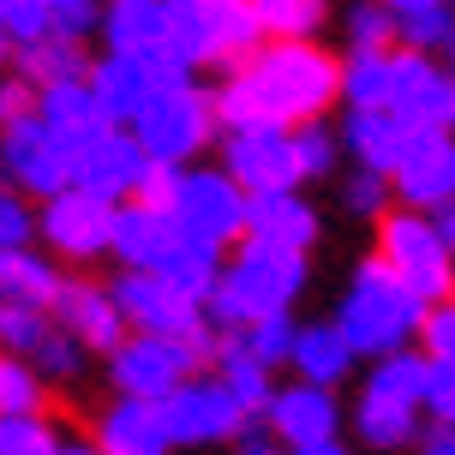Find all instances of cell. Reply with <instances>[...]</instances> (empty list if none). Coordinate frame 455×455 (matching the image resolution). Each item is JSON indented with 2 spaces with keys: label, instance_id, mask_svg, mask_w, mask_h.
I'll use <instances>...</instances> for the list:
<instances>
[{
  "label": "cell",
  "instance_id": "cell-7",
  "mask_svg": "<svg viewBox=\"0 0 455 455\" xmlns=\"http://www.w3.org/2000/svg\"><path fill=\"white\" fill-rule=\"evenodd\" d=\"M72 168H78V150L48 126L43 114H30L19 126H0V180L24 192V198H54L72 186Z\"/></svg>",
  "mask_w": 455,
  "mask_h": 455
},
{
  "label": "cell",
  "instance_id": "cell-34",
  "mask_svg": "<svg viewBox=\"0 0 455 455\" xmlns=\"http://www.w3.org/2000/svg\"><path fill=\"white\" fill-rule=\"evenodd\" d=\"M60 432L43 413H0V455H60Z\"/></svg>",
  "mask_w": 455,
  "mask_h": 455
},
{
  "label": "cell",
  "instance_id": "cell-23",
  "mask_svg": "<svg viewBox=\"0 0 455 455\" xmlns=\"http://www.w3.org/2000/svg\"><path fill=\"white\" fill-rule=\"evenodd\" d=\"M246 240L306 251L312 240H318V216H312V204H306V198H294V192H258V198H251Z\"/></svg>",
  "mask_w": 455,
  "mask_h": 455
},
{
  "label": "cell",
  "instance_id": "cell-48",
  "mask_svg": "<svg viewBox=\"0 0 455 455\" xmlns=\"http://www.w3.org/2000/svg\"><path fill=\"white\" fill-rule=\"evenodd\" d=\"M48 12H54V30H60V36H78V43H84V30L102 24L96 0H48Z\"/></svg>",
  "mask_w": 455,
  "mask_h": 455
},
{
  "label": "cell",
  "instance_id": "cell-12",
  "mask_svg": "<svg viewBox=\"0 0 455 455\" xmlns=\"http://www.w3.org/2000/svg\"><path fill=\"white\" fill-rule=\"evenodd\" d=\"M114 216H120V210H114L108 198H96V192H84V186H67V192H54V198L43 204L36 228H43V240L60 251V258L91 264V258L114 251Z\"/></svg>",
  "mask_w": 455,
  "mask_h": 455
},
{
  "label": "cell",
  "instance_id": "cell-50",
  "mask_svg": "<svg viewBox=\"0 0 455 455\" xmlns=\"http://www.w3.org/2000/svg\"><path fill=\"white\" fill-rule=\"evenodd\" d=\"M432 222H437V234H443V246L455 251V198H450V204H437V210H432Z\"/></svg>",
  "mask_w": 455,
  "mask_h": 455
},
{
  "label": "cell",
  "instance_id": "cell-20",
  "mask_svg": "<svg viewBox=\"0 0 455 455\" xmlns=\"http://www.w3.org/2000/svg\"><path fill=\"white\" fill-rule=\"evenodd\" d=\"M395 198L408 210H437V204L455 198V144L443 132H432L402 168H395Z\"/></svg>",
  "mask_w": 455,
  "mask_h": 455
},
{
  "label": "cell",
  "instance_id": "cell-49",
  "mask_svg": "<svg viewBox=\"0 0 455 455\" xmlns=\"http://www.w3.org/2000/svg\"><path fill=\"white\" fill-rule=\"evenodd\" d=\"M419 455H455V426H432L419 437Z\"/></svg>",
  "mask_w": 455,
  "mask_h": 455
},
{
  "label": "cell",
  "instance_id": "cell-39",
  "mask_svg": "<svg viewBox=\"0 0 455 455\" xmlns=\"http://www.w3.org/2000/svg\"><path fill=\"white\" fill-rule=\"evenodd\" d=\"M0 24L24 48V43H43L48 30H54V12H48V0H0Z\"/></svg>",
  "mask_w": 455,
  "mask_h": 455
},
{
  "label": "cell",
  "instance_id": "cell-8",
  "mask_svg": "<svg viewBox=\"0 0 455 455\" xmlns=\"http://www.w3.org/2000/svg\"><path fill=\"white\" fill-rule=\"evenodd\" d=\"M114 299H120L126 323H132V330H144V336L198 341L204 354H216V341H210V312H204V299L180 294V288H174L168 275H156V270H126L120 282H114Z\"/></svg>",
  "mask_w": 455,
  "mask_h": 455
},
{
  "label": "cell",
  "instance_id": "cell-5",
  "mask_svg": "<svg viewBox=\"0 0 455 455\" xmlns=\"http://www.w3.org/2000/svg\"><path fill=\"white\" fill-rule=\"evenodd\" d=\"M378 258L426 306H443L455 294V251L443 246L437 222L419 216V210H384V222H378Z\"/></svg>",
  "mask_w": 455,
  "mask_h": 455
},
{
  "label": "cell",
  "instance_id": "cell-1",
  "mask_svg": "<svg viewBox=\"0 0 455 455\" xmlns=\"http://www.w3.org/2000/svg\"><path fill=\"white\" fill-rule=\"evenodd\" d=\"M336 96H341L336 54H323L312 36H299V43L275 36L246 67L228 72V84L216 91V114H222L228 132L234 126H306Z\"/></svg>",
  "mask_w": 455,
  "mask_h": 455
},
{
  "label": "cell",
  "instance_id": "cell-51",
  "mask_svg": "<svg viewBox=\"0 0 455 455\" xmlns=\"http://www.w3.org/2000/svg\"><path fill=\"white\" fill-rule=\"evenodd\" d=\"M389 12H402V19H408V12H426V6H443V0H384Z\"/></svg>",
  "mask_w": 455,
  "mask_h": 455
},
{
  "label": "cell",
  "instance_id": "cell-32",
  "mask_svg": "<svg viewBox=\"0 0 455 455\" xmlns=\"http://www.w3.org/2000/svg\"><path fill=\"white\" fill-rule=\"evenodd\" d=\"M426 378H432V360H419V354H384V360L371 365L365 389H378V395H389V402L426 408Z\"/></svg>",
  "mask_w": 455,
  "mask_h": 455
},
{
  "label": "cell",
  "instance_id": "cell-42",
  "mask_svg": "<svg viewBox=\"0 0 455 455\" xmlns=\"http://www.w3.org/2000/svg\"><path fill=\"white\" fill-rule=\"evenodd\" d=\"M174 198H180V168H174V162H150L144 180H138V192H132V204L168 210V216H174Z\"/></svg>",
  "mask_w": 455,
  "mask_h": 455
},
{
  "label": "cell",
  "instance_id": "cell-57",
  "mask_svg": "<svg viewBox=\"0 0 455 455\" xmlns=\"http://www.w3.org/2000/svg\"><path fill=\"white\" fill-rule=\"evenodd\" d=\"M450 48H455V43H450Z\"/></svg>",
  "mask_w": 455,
  "mask_h": 455
},
{
  "label": "cell",
  "instance_id": "cell-18",
  "mask_svg": "<svg viewBox=\"0 0 455 455\" xmlns=\"http://www.w3.org/2000/svg\"><path fill=\"white\" fill-rule=\"evenodd\" d=\"M91 91H96V102H102V114H108L114 126H120V120L132 126L138 114H144V102L162 91V78L144 67L138 54H114L108 48V54L91 67Z\"/></svg>",
  "mask_w": 455,
  "mask_h": 455
},
{
  "label": "cell",
  "instance_id": "cell-26",
  "mask_svg": "<svg viewBox=\"0 0 455 455\" xmlns=\"http://www.w3.org/2000/svg\"><path fill=\"white\" fill-rule=\"evenodd\" d=\"M347 365H354V341L341 336V323H306L294 341V371L306 384H323L336 389L347 378Z\"/></svg>",
  "mask_w": 455,
  "mask_h": 455
},
{
  "label": "cell",
  "instance_id": "cell-38",
  "mask_svg": "<svg viewBox=\"0 0 455 455\" xmlns=\"http://www.w3.org/2000/svg\"><path fill=\"white\" fill-rule=\"evenodd\" d=\"M43 408V378L30 360H0V413H36Z\"/></svg>",
  "mask_w": 455,
  "mask_h": 455
},
{
  "label": "cell",
  "instance_id": "cell-4",
  "mask_svg": "<svg viewBox=\"0 0 455 455\" xmlns=\"http://www.w3.org/2000/svg\"><path fill=\"white\" fill-rule=\"evenodd\" d=\"M258 36H264L258 0H168V43L186 67L210 60L240 67L258 54Z\"/></svg>",
  "mask_w": 455,
  "mask_h": 455
},
{
  "label": "cell",
  "instance_id": "cell-40",
  "mask_svg": "<svg viewBox=\"0 0 455 455\" xmlns=\"http://www.w3.org/2000/svg\"><path fill=\"white\" fill-rule=\"evenodd\" d=\"M402 43L419 48V54H432V48H450L455 43V24L443 6H426V12H408L402 19Z\"/></svg>",
  "mask_w": 455,
  "mask_h": 455
},
{
  "label": "cell",
  "instance_id": "cell-33",
  "mask_svg": "<svg viewBox=\"0 0 455 455\" xmlns=\"http://www.w3.org/2000/svg\"><path fill=\"white\" fill-rule=\"evenodd\" d=\"M54 330H60V323H48V312H36V306H6V299H0V347H6V354L36 360V347H43Z\"/></svg>",
  "mask_w": 455,
  "mask_h": 455
},
{
  "label": "cell",
  "instance_id": "cell-54",
  "mask_svg": "<svg viewBox=\"0 0 455 455\" xmlns=\"http://www.w3.org/2000/svg\"><path fill=\"white\" fill-rule=\"evenodd\" d=\"M240 455H275V450H270V443H264V437H258V443H246V450H240Z\"/></svg>",
  "mask_w": 455,
  "mask_h": 455
},
{
  "label": "cell",
  "instance_id": "cell-31",
  "mask_svg": "<svg viewBox=\"0 0 455 455\" xmlns=\"http://www.w3.org/2000/svg\"><path fill=\"white\" fill-rule=\"evenodd\" d=\"M156 275H168L180 294L192 299H210L216 294V282H222V264H216V246H198V240H180V246L168 251V264Z\"/></svg>",
  "mask_w": 455,
  "mask_h": 455
},
{
  "label": "cell",
  "instance_id": "cell-13",
  "mask_svg": "<svg viewBox=\"0 0 455 455\" xmlns=\"http://www.w3.org/2000/svg\"><path fill=\"white\" fill-rule=\"evenodd\" d=\"M162 419H168V437L174 443H222V437L251 426L246 402L222 378H192V384H180L162 402Z\"/></svg>",
  "mask_w": 455,
  "mask_h": 455
},
{
  "label": "cell",
  "instance_id": "cell-28",
  "mask_svg": "<svg viewBox=\"0 0 455 455\" xmlns=\"http://www.w3.org/2000/svg\"><path fill=\"white\" fill-rule=\"evenodd\" d=\"M19 72L36 84V91H48V84H67V78H91V60H84L78 36L48 30L43 43H24L19 48Z\"/></svg>",
  "mask_w": 455,
  "mask_h": 455
},
{
  "label": "cell",
  "instance_id": "cell-10",
  "mask_svg": "<svg viewBox=\"0 0 455 455\" xmlns=\"http://www.w3.org/2000/svg\"><path fill=\"white\" fill-rule=\"evenodd\" d=\"M198 360H210L198 341H174V336H126L114 347V384L120 395H144V402H168L180 384H192Z\"/></svg>",
  "mask_w": 455,
  "mask_h": 455
},
{
  "label": "cell",
  "instance_id": "cell-44",
  "mask_svg": "<svg viewBox=\"0 0 455 455\" xmlns=\"http://www.w3.org/2000/svg\"><path fill=\"white\" fill-rule=\"evenodd\" d=\"M30 228H36V216H30V204H24V192L0 186V251L24 246V240H30Z\"/></svg>",
  "mask_w": 455,
  "mask_h": 455
},
{
  "label": "cell",
  "instance_id": "cell-22",
  "mask_svg": "<svg viewBox=\"0 0 455 455\" xmlns=\"http://www.w3.org/2000/svg\"><path fill=\"white\" fill-rule=\"evenodd\" d=\"M36 114H43L54 132L67 138L72 150H84V144H96V138L108 132L114 120L102 114V102H96L91 78H67V84H48L43 102H36Z\"/></svg>",
  "mask_w": 455,
  "mask_h": 455
},
{
  "label": "cell",
  "instance_id": "cell-45",
  "mask_svg": "<svg viewBox=\"0 0 455 455\" xmlns=\"http://www.w3.org/2000/svg\"><path fill=\"white\" fill-rule=\"evenodd\" d=\"M36 102H43V91L30 84V78H0V126H19V120H30L36 114Z\"/></svg>",
  "mask_w": 455,
  "mask_h": 455
},
{
  "label": "cell",
  "instance_id": "cell-43",
  "mask_svg": "<svg viewBox=\"0 0 455 455\" xmlns=\"http://www.w3.org/2000/svg\"><path fill=\"white\" fill-rule=\"evenodd\" d=\"M341 204L354 210V216H384V210H389V186H384V174L360 168L354 180H341Z\"/></svg>",
  "mask_w": 455,
  "mask_h": 455
},
{
  "label": "cell",
  "instance_id": "cell-29",
  "mask_svg": "<svg viewBox=\"0 0 455 455\" xmlns=\"http://www.w3.org/2000/svg\"><path fill=\"white\" fill-rule=\"evenodd\" d=\"M354 426H360V437L371 443V450H402V443L413 437V426H419V408H413V402H389V395H378V389H365Z\"/></svg>",
  "mask_w": 455,
  "mask_h": 455
},
{
  "label": "cell",
  "instance_id": "cell-56",
  "mask_svg": "<svg viewBox=\"0 0 455 455\" xmlns=\"http://www.w3.org/2000/svg\"><path fill=\"white\" fill-rule=\"evenodd\" d=\"M6 43H12V36H6V24H0V60H6Z\"/></svg>",
  "mask_w": 455,
  "mask_h": 455
},
{
  "label": "cell",
  "instance_id": "cell-3",
  "mask_svg": "<svg viewBox=\"0 0 455 455\" xmlns=\"http://www.w3.org/2000/svg\"><path fill=\"white\" fill-rule=\"evenodd\" d=\"M299 288H306V251L246 240L240 258L222 270L216 294L204 299V312H210V323H222L228 336H234V330H246V323H258V318L288 312Z\"/></svg>",
  "mask_w": 455,
  "mask_h": 455
},
{
  "label": "cell",
  "instance_id": "cell-37",
  "mask_svg": "<svg viewBox=\"0 0 455 455\" xmlns=\"http://www.w3.org/2000/svg\"><path fill=\"white\" fill-rule=\"evenodd\" d=\"M395 36H402V12H389L384 0L347 6V43L354 48H389Z\"/></svg>",
  "mask_w": 455,
  "mask_h": 455
},
{
  "label": "cell",
  "instance_id": "cell-19",
  "mask_svg": "<svg viewBox=\"0 0 455 455\" xmlns=\"http://www.w3.org/2000/svg\"><path fill=\"white\" fill-rule=\"evenodd\" d=\"M96 443L108 455H168L174 437H168V419H162V402H144V395H126L102 413L96 426Z\"/></svg>",
  "mask_w": 455,
  "mask_h": 455
},
{
  "label": "cell",
  "instance_id": "cell-46",
  "mask_svg": "<svg viewBox=\"0 0 455 455\" xmlns=\"http://www.w3.org/2000/svg\"><path fill=\"white\" fill-rule=\"evenodd\" d=\"M426 408H432L437 426H455V365L432 360V378H426Z\"/></svg>",
  "mask_w": 455,
  "mask_h": 455
},
{
  "label": "cell",
  "instance_id": "cell-52",
  "mask_svg": "<svg viewBox=\"0 0 455 455\" xmlns=\"http://www.w3.org/2000/svg\"><path fill=\"white\" fill-rule=\"evenodd\" d=\"M294 455H347V450H341L336 437H330V443H312V450H294Z\"/></svg>",
  "mask_w": 455,
  "mask_h": 455
},
{
  "label": "cell",
  "instance_id": "cell-9",
  "mask_svg": "<svg viewBox=\"0 0 455 455\" xmlns=\"http://www.w3.org/2000/svg\"><path fill=\"white\" fill-rule=\"evenodd\" d=\"M174 222H180L186 240L222 251L228 240H240L251 222V192L234 174H216V168H192L180 174V198H174Z\"/></svg>",
  "mask_w": 455,
  "mask_h": 455
},
{
  "label": "cell",
  "instance_id": "cell-47",
  "mask_svg": "<svg viewBox=\"0 0 455 455\" xmlns=\"http://www.w3.org/2000/svg\"><path fill=\"white\" fill-rule=\"evenodd\" d=\"M419 336H426V354H432V360L455 365V306H432Z\"/></svg>",
  "mask_w": 455,
  "mask_h": 455
},
{
  "label": "cell",
  "instance_id": "cell-14",
  "mask_svg": "<svg viewBox=\"0 0 455 455\" xmlns=\"http://www.w3.org/2000/svg\"><path fill=\"white\" fill-rule=\"evenodd\" d=\"M432 132H443L437 120H419V114H402V108H354L347 114V126H341V144L360 156V168L371 174H389L395 180V168L426 144Z\"/></svg>",
  "mask_w": 455,
  "mask_h": 455
},
{
  "label": "cell",
  "instance_id": "cell-16",
  "mask_svg": "<svg viewBox=\"0 0 455 455\" xmlns=\"http://www.w3.org/2000/svg\"><path fill=\"white\" fill-rule=\"evenodd\" d=\"M54 323L67 330L78 347H96V354H114L126 341V312L114 288H96V282H67L60 299H54Z\"/></svg>",
  "mask_w": 455,
  "mask_h": 455
},
{
  "label": "cell",
  "instance_id": "cell-2",
  "mask_svg": "<svg viewBox=\"0 0 455 455\" xmlns=\"http://www.w3.org/2000/svg\"><path fill=\"white\" fill-rule=\"evenodd\" d=\"M426 299L413 294L402 275L389 270L384 258H365L354 282H347V294H341V336L354 341V354H371V360H384V354H402L408 336L426 330Z\"/></svg>",
  "mask_w": 455,
  "mask_h": 455
},
{
  "label": "cell",
  "instance_id": "cell-41",
  "mask_svg": "<svg viewBox=\"0 0 455 455\" xmlns=\"http://www.w3.org/2000/svg\"><path fill=\"white\" fill-rule=\"evenodd\" d=\"M294 156H299V174H306V180L330 174V162H336V138H330V126H318V120L294 126Z\"/></svg>",
  "mask_w": 455,
  "mask_h": 455
},
{
  "label": "cell",
  "instance_id": "cell-55",
  "mask_svg": "<svg viewBox=\"0 0 455 455\" xmlns=\"http://www.w3.org/2000/svg\"><path fill=\"white\" fill-rule=\"evenodd\" d=\"M443 126H455V78H450V108H443Z\"/></svg>",
  "mask_w": 455,
  "mask_h": 455
},
{
  "label": "cell",
  "instance_id": "cell-11",
  "mask_svg": "<svg viewBox=\"0 0 455 455\" xmlns=\"http://www.w3.org/2000/svg\"><path fill=\"white\" fill-rule=\"evenodd\" d=\"M222 162L251 198L258 192H294L306 180L294 156V126H234L222 144Z\"/></svg>",
  "mask_w": 455,
  "mask_h": 455
},
{
  "label": "cell",
  "instance_id": "cell-27",
  "mask_svg": "<svg viewBox=\"0 0 455 455\" xmlns=\"http://www.w3.org/2000/svg\"><path fill=\"white\" fill-rule=\"evenodd\" d=\"M347 108H395V54L389 48H354L341 67Z\"/></svg>",
  "mask_w": 455,
  "mask_h": 455
},
{
  "label": "cell",
  "instance_id": "cell-15",
  "mask_svg": "<svg viewBox=\"0 0 455 455\" xmlns=\"http://www.w3.org/2000/svg\"><path fill=\"white\" fill-rule=\"evenodd\" d=\"M150 150L138 144V132H102L96 144H84L78 150V168H72V186H84V192H96V198H132L138 180H144V168H150Z\"/></svg>",
  "mask_w": 455,
  "mask_h": 455
},
{
  "label": "cell",
  "instance_id": "cell-35",
  "mask_svg": "<svg viewBox=\"0 0 455 455\" xmlns=\"http://www.w3.org/2000/svg\"><path fill=\"white\" fill-rule=\"evenodd\" d=\"M234 341L246 347L251 360H264V365H288V360H294L299 330L288 323V312H275V318H258V323H246V330H234Z\"/></svg>",
  "mask_w": 455,
  "mask_h": 455
},
{
  "label": "cell",
  "instance_id": "cell-30",
  "mask_svg": "<svg viewBox=\"0 0 455 455\" xmlns=\"http://www.w3.org/2000/svg\"><path fill=\"white\" fill-rule=\"evenodd\" d=\"M216 378H222L240 402H246V413H270V402H275V389H270V365L264 360H251L240 341L228 336L222 347H216Z\"/></svg>",
  "mask_w": 455,
  "mask_h": 455
},
{
  "label": "cell",
  "instance_id": "cell-36",
  "mask_svg": "<svg viewBox=\"0 0 455 455\" xmlns=\"http://www.w3.org/2000/svg\"><path fill=\"white\" fill-rule=\"evenodd\" d=\"M258 19H264V36L299 43L323 24V0H258Z\"/></svg>",
  "mask_w": 455,
  "mask_h": 455
},
{
  "label": "cell",
  "instance_id": "cell-53",
  "mask_svg": "<svg viewBox=\"0 0 455 455\" xmlns=\"http://www.w3.org/2000/svg\"><path fill=\"white\" fill-rule=\"evenodd\" d=\"M60 455H108V450H102V443H67Z\"/></svg>",
  "mask_w": 455,
  "mask_h": 455
},
{
  "label": "cell",
  "instance_id": "cell-25",
  "mask_svg": "<svg viewBox=\"0 0 455 455\" xmlns=\"http://www.w3.org/2000/svg\"><path fill=\"white\" fill-rule=\"evenodd\" d=\"M395 108L443 126V108H450V78H443V72H437L419 48H402V54H395Z\"/></svg>",
  "mask_w": 455,
  "mask_h": 455
},
{
  "label": "cell",
  "instance_id": "cell-21",
  "mask_svg": "<svg viewBox=\"0 0 455 455\" xmlns=\"http://www.w3.org/2000/svg\"><path fill=\"white\" fill-rule=\"evenodd\" d=\"M186 234L168 210H144V204H126L114 216V251L126 258V270H162L168 251L180 246Z\"/></svg>",
  "mask_w": 455,
  "mask_h": 455
},
{
  "label": "cell",
  "instance_id": "cell-24",
  "mask_svg": "<svg viewBox=\"0 0 455 455\" xmlns=\"http://www.w3.org/2000/svg\"><path fill=\"white\" fill-rule=\"evenodd\" d=\"M67 288V275H54L48 258L24 246H6L0 251V299L6 306H36V312H54V299Z\"/></svg>",
  "mask_w": 455,
  "mask_h": 455
},
{
  "label": "cell",
  "instance_id": "cell-6",
  "mask_svg": "<svg viewBox=\"0 0 455 455\" xmlns=\"http://www.w3.org/2000/svg\"><path fill=\"white\" fill-rule=\"evenodd\" d=\"M216 120H222V114H216V96H204L186 78V84H162V91L144 102V114L132 120V132L156 162H174V168H180V162H192L210 144Z\"/></svg>",
  "mask_w": 455,
  "mask_h": 455
},
{
  "label": "cell",
  "instance_id": "cell-17",
  "mask_svg": "<svg viewBox=\"0 0 455 455\" xmlns=\"http://www.w3.org/2000/svg\"><path fill=\"white\" fill-rule=\"evenodd\" d=\"M270 432L288 443V450H312V443H330L336 437V395L323 384H306L299 378L294 389H275L270 402Z\"/></svg>",
  "mask_w": 455,
  "mask_h": 455
}]
</instances>
